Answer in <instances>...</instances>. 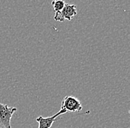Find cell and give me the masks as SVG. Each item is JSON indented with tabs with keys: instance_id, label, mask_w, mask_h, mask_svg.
<instances>
[{
	"instance_id": "obj_4",
	"label": "cell",
	"mask_w": 130,
	"mask_h": 128,
	"mask_svg": "<svg viewBox=\"0 0 130 128\" xmlns=\"http://www.w3.org/2000/svg\"><path fill=\"white\" fill-rule=\"evenodd\" d=\"M67 113V111L61 109L58 112H56L55 115L49 116V117H42L39 116L36 119V121L39 123V127L38 128H51L53 126V123L58 120V117L63 114Z\"/></svg>"
},
{
	"instance_id": "obj_3",
	"label": "cell",
	"mask_w": 130,
	"mask_h": 128,
	"mask_svg": "<svg viewBox=\"0 0 130 128\" xmlns=\"http://www.w3.org/2000/svg\"><path fill=\"white\" fill-rule=\"evenodd\" d=\"M83 107L81 102L75 97L72 96H65L61 102V109L67 112H75L81 111Z\"/></svg>"
},
{
	"instance_id": "obj_5",
	"label": "cell",
	"mask_w": 130,
	"mask_h": 128,
	"mask_svg": "<svg viewBox=\"0 0 130 128\" xmlns=\"http://www.w3.org/2000/svg\"><path fill=\"white\" fill-rule=\"evenodd\" d=\"M51 4H52V6L53 7V9L56 13L60 12L63 8H64L65 5H66L64 1H62V0L53 1Z\"/></svg>"
},
{
	"instance_id": "obj_1",
	"label": "cell",
	"mask_w": 130,
	"mask_h": 128,
	"mask_svg": "<svg viewBox=\"0 0 130 128\" xmlns=\"http://www.w3.org/2000/svg\"><path fill=\"white\" fill-rule=\"evenodd\" d=\"M16 110V107L0 103V128H12L10 121Z\"/></svg>"
},
{
	"instance_id": "obj_2",
	"label": "cell",
	"mask_w": 130,
	"mask_h": 128,
	"mask_svg": "<svg viewBox=\"0 0 130 128\" xmlns=\"http://www.w3.org/2000/svg\"><path fill=\"white\" fill-rule=\"evenodd\" d=\"M77 15V7L75 5H65L64 8H63L60 12L56 13L54 19L56 22H63L65 20L70 21L75 16Z\"/></svg>"
}]
</instances>
